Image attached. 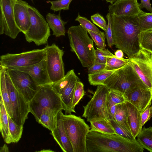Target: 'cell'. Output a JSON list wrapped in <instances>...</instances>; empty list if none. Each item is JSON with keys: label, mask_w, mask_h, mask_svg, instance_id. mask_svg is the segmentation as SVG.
Listing matches in <instances>:
<instances>
[{"label": "cell", "mask_w": 152, "mask_h": 152, "mask_svg": "<svg viewBox=\"0 0 152 152\" xmlns=\"http://www.w3.org/2000/svg\"><path fill=\"white\" fill-rule=\"evenodd\" d=\"M111 15L113 45L130 58L141 49L139 37L141 31L137 16Z\"/></svg>", "instance_id": "obj_1"}, {"label": "cell", "mask_w": 152, "mask_h": 152, "mask_svg": "<svg viewBox=\"0 0 152 152\" xmlns=\"http://www.w3.org/2000/svg\"><path fill=\"white\" fill-rule=\"evenodd\" d=\"M87 152H143L137 140H131L117 134H105L89 131L87 135Z\"/></svg>", "instance_id": "obj_2"}, {"label": "cell", "mask_w": 152, "mask_h": 152, "mask_svg": "<svg viewBox=\"0 0 152 152\" xmlns=\"http://www.w3.org/2000/svg\"><path fill=\"white\" fill-rule=\"evenodd\" d=\"M67 33L71 50L75 53L83 67L89 68L96 59L93 40L80 25L69 27Z\"/></svg>", "instance_id": "obj_3"}, {"label": "cell", "mask_w": 152, "mask_h": 152, "mask_svg": "<svg viewBox=\"0 0 152 152\" xmlns=\"http://www.w3.org/2000/svg\"><path fill=\"white\" fill-rule=\"evenodd\" d=\"M29 104L30 113L37 122L42 111L46 108L50 109L57 114L60 110H64L60 95L51 85L39 86Z\"/></svg>", "instance_id": "obj_4"}, {"label": "cell", "mask_w": 152, "mask_h": 152, "mask_svg": "<svg viewBox=\"0 0 152 152\" xmlns=\"http://www.w3.org/2000/svg\"><path fill=\"white\" fill-rule=\"evenodd\" d=\"M62 117L65 130L74 152H87L86 139L90 127L80 117L63 113Z\"/></svg>", "instance_id": "obj_5"}, {"label": "cell", "mask_w": 152, "mask_h": 152, "mask_svg": "<svg viewBox=\"0 0 152 152\" xmlns=\"http://www.w3.org/2000/svg\"><path fill=\"white\" fill-rule=\"evenodd\" d=\"M141 81L130 61L113 73L105 81L103 85L109 90L125 94Z\"/></svg>", "instance_id": "obj_6"}, {"label": "cell", "mask_w": 152, "mask_h": 152, "mask_svg": "<svg viewBox=\"0 0 152 152\" xmlns=\"http://www.w3.org/2000/svg\"><path fill=\"white\" fill-rule=\"evenodd\" d=\"M109 90L104 85L97 86L90 100L84 106L82 117L90 122L96 120L109 119L107 108Z\"/></svg>", "instance_id": "obj_7"}, {"label": "cell", "mask_w": 152, "mask_h": 152, "mask_svg": "<svg viewBox=\"0 0 152 152\" xmlns=\"http://www.w3.org/2000/svg\"><path fill=\"white\" fill-rule=\"evenodd\" d=\"M30 26L24 35L28 42H33L37 46L47 43L50 35V28L46 20L35 7L28 5Z\"/></svg>", "instance_id": "obj_8"}, {"label": "cell", "mask_w": 152, "mask_h": 152, "mask_svg": "<svg viewBox=\"0 0 152 152\" xmlns=\"http://www.w3.org/2000/svg\"><path fill=\"white\" fill-rule=\"evenodd\" d=\"M46 56L45 47L18 53H7L0 56V67L8 69L29 66L39 63Z\"/></svg>", "instance_id": "obj_9"}, {"label": "cell", "mask_w": 152, "mask_h": 152, "mask_svg": "<svg viewBox=\"0 0 152 152\" xmlns=\"http://www.w3.org/2000/svg\"><path fill=\"white\" fill-rule=\"evenodd\" d=\"M5 77L8 92L11 102L13 121L23 126L29 112V102L16 88L7 72L5 69Z\"/></svg>", "instance_id": "obj_10"}, {"label": "cell", "mask_w": 152, "mask_h": 152, "mask_svg": "<svg viewBox=\"0 0 152 152\" xmlns=\"http://www.w3.org/2000/svg\"><path fill=\"white\" fill-rule=\"evenodd\" d=\"M46 53L47 69L52 83L57 82L65 76L63 60L64 51L55 43L45 47Z\"/></svg>", "instance_id": "obj_11"}, {"label": "cell", "mask_w": 152, "mask_h": 152, "mask_svg": "<svg viewBox=\"0 0 152 152\" xmlns=\"http://www.w3.org/2000/svg\"><path fill=\"white\" fill-rule=\"evenodd\" d=\"M129 59L132 66L141 80L152 90V53L141 49Z\"/></svg>", "instance_id": "obj_12"}, {"label": "cell", "mask_w": 152, "mask_h": 152, "mask_svg": "<svg viewBox=\"0 0 152 152\" xmlns=\"http://www.w3.org/2000/svg\"><path fill=\"white\" fill-rule=\"evenodd\" d=\"M15 0H0V34L15 39L21 32L15 23L14 15Z\"/></svg>", "instance_id": "obj_13"}, {"label": "cell", "mask_w": 152, "mask_h": 152, "mask_svg": "<svg viewBox=\"0 0 152 152\" xmlns=\"http://www.w3.org/2000/svg\"><path fill=\"white\" fill-rule=\"evenodd\" d=\"M7 69L16 88L29 102L34 97L39 86L27 73L14 69Z\"/></svg>", "instance_id": "obj_14"}, {"label": "cell", "mask_w": 152, "mask_h": 152, "mask_svg": "<svg viewBox=\"0 0 152 152\" xmlns=\"http://www.w3.org/2000/svg\"><path fill=\"white\" fill-rule=\"evenodd\" d=\"M125 94L127 101L138 109L141 113L152 103V90L142 81Z\"/></svg>", "instance_id": "obj_15"}, {"label": "cell", "mask_w": 152, "mask_h": 152, "mask_svg": "<svg viewBox=\"0 0 152 152\" xmlns=\"http://www.w3.org/2000/svg\"><path fill=\"white\" fill-rule=\"evenodd\" d=\"M14 69L29 74L38 86L50 85L52 83L48 73L46 57L39 63L32 66Z\"/></svg>", "instance_id": "obj_16"}, {"label": "cell", "mask_w": 152, "mask_h": 152, "mask_svg": "<svg viewBox=\"0 0 152 152\" xmlns=\"http://www.w3.org/2000/svg\"><path fill=\"white\" fill-rule=\"evenodd\" d=\"M108 11L112 15L129 16H137L145 13L137 0H117L109 6Z\"/></svg>", "instance_id": "obj_17"}, {"label": "cell", "mask_w": 152, "mask_h": 152, "mask_svg": "<svg viewBox=\"0 0 152 152\" xmlns=\"http://www.w3.org/2000/svg\"><path fill=\"white\" fill-rule=\"evenodd\" d=\"M29 4L23 0H15L13 11L15 22L17 27L24 34L30 26V16L28 10Z\"/></svg>", "instance_id": "obj_18"}, {"label": "cell", "mask_w": 152, "mask_h": 152, "mask_svg": "<svg viewBox=\"0 0 152 152\" xmlns=\"http://www.w3.org/2000/svg\"><path fill=\"white\" fill-rule=\"evenodd\" d=\"M62 110L58 113L56 125L51 134L64 152H74L71 142L65 130L63 119Z\"/></svg>", "instance_id": "obj_19"}, {"label": "cell", "mask_w": 152, "mask_h": 152, "mask_svg": "<svg viewBox=\"0 0 152 152\" xmlns=\"http://www.w3.org/2000/svg\"><path fill=\"white\" fill-rule=\"evenodd\" d=\"M125 103L128 124L131 133L136 139L142 129L141 113L138 109L129 102L127 101Z\"/></svg>", "instance_id": "obj_20"}, {"label": "cell", "mask_w": 152, "mask_h": 152, "mask_svg": "<svg viewBox=\"0 0 152 152\" xmlns=\"http://www.w3.org/2000/svg\"><path fill=\"white\" fill-rule=\"evenodd\" d=\"M80 80L76 75L59 94L66 114H70L72 112H76L72 108V101L77 82Z\"/></svg>", "instance_id": "obj_21"}, {"label": "cell", "mask_w": 152, "mask_h": 152, "mask_svg": "<svg viewBox=\"0 0 152 152\" xmlns=\"http://www.w3.org/2000/svg\"><path fill=\"white\" fill-rule=\"evenodd\" d=\"M46 20L56 37L64 36L66 33L65 26L67 23L63 20L61 16V11L57 15L48 13L46 15Z\"/></svg>", "instance_id": "obj_22"}, {"label": "cell", "mask_w": 152, "mask_h": 152, "mask_svg": "<svg viewBox=\"0 0 152 152\" xmlns=\"http://www.w3.org/2000/svg\"><path fill=\"white\" fill-rule=\"evenodd\" d=\"M0 130L4 142L7 144L13 142L9 128L7 113L3 100L0 97Z\"/></svg>", "instance_id": "obj_23"}, {"label": "cell", "mask_w": 152, "mask_h": 152, "mask_svg": "<svg viewBox=\"0 0 152 152\" xmlns=\"http://www.w3.org/2000/svg\"><path fill=\"white\" fill-rule=\"evenodd\" d=\"M5 69L0 67V97L2 98L3 100L7 114L12 119V106L6 85L5 77Z\"/></svg>", "instance_id": "obj_24"}, {"label": "cell", "mask_w": 152, "mask_h": 152, "mask_svg": "<svg viewBox=\"0 0 152 152\" xmlns=\"http://www.w3.org/2000/svg\"><path fill=\"white\" fill-rule=\"evenodd\" d=\"M57 115L50 109L46 108L42 111L38 122L52 132L56 126Z\"/></svg>", "instance_id": "obj_25"}, {"label": "cell", "mask_w": 152, "mask_h": 152, "mask_svg": "<svg viewBox=\"0 0 152 152\" xmlns=\"http://www.w3.org/2000/svg\"><path fill=\"white\" fill-rule=\"evenodd\" d=\"M89 131L100 132L105 134H114L116 133L108 121L100 119L90 122Z\"/></svg>", "instance_id": "obj_26"}, {"label": "cell", "mask_w": 152, "mask_h": 152, "mask_svg": "<svg viewBox=\"0 0 152 152\" xmlns=\"http://www.w3.org/2000/svg\"><path fill=\"white\" fill-rule=\"evenodd\" d=\"M137 137V140L143 148L152 152V126L144 127Z\"/></svg>", "instance_id": "obj_27"}, {"label": "cell", "mask_w": 152, "mask_h": 152, "mask_svg": "<svg viewBox=\"0 0 152 152\" xmlns=\"http://www.w3.org/2000/svg\"><path fill=\"white\" fill-rule=\"evenodd\" d=\"M115 118L121 126L131 133L128 121L125 103L116 105Z\"/></svg>", "instance_id": "obj_28"}, {"label": "cell", "mask_w": 152, "mask_h": 152, "mask_svg": "<svg viewBox=\"0 0 152 152\" xmlns=\"http://www.w3.org/2000/svg\"><path fill=\"white\" fill-rule=\"evenodd\" d=\"M117 69L104 70L93 73H89L88 79L90 84L94 86L103 85L105 81Z\"/></svg>", "instance_id": "obj_29"}, {"label": "cell", "mask_w": 152, "mask_h": 152, "mask_svg": "<svg viewBox=\"0 0 152 152\" xmlns=\"http://www.w3.org/2000/svg\"><path fill=\"white\" fill-rule=\"evenodd\" d=\"M105 70H113L119 69L130 61L129 58L125 59L117 58L113 54L107 56Z\"/></svg>", "instance_id": "obj_30"}, {"label": "cell", "mask_w": 152, "mask_h": 152, "mask_svg": "<svg viewBox=\"0 0 152 152\" xmlns=\"http://www.w3.org/2000/svg\"><path fill=\"white\" fill-rule=\"evenodd\" d=\"M76 75L74 69H71L69 71L62 79L52 83L51 85L55 91L59 95L62 89Z\"/></svg>", "instance_id": "obj_31"}, {"label": "cell", "mask_w": 152, "mask_h": 152, "mask_svg": "<svg viewBox=\"0 0 152 152\" xmlns=\"http://www.w3.org/2000/svg\"><path fill=\"white\" fill-rule=\"evenodd\" d=\"M139 38L141 48L152 53V32L146 31H141Z\"/></svg>", "instance_id": "obj_32"}, {"label": "cell", "mask_w": 152, "mask_h": 152, "mask_svg": "<svg viewBox=\"0 0 152 152\" xmlns=\"http://www.w3.org/2000/svg\"><path fill=\"white\" fill-rule=\"evenodd\" d=\"M10 132L13 142H17L21 138L23 131V126H20L14 122L7 114Z\"/></svg>", "instance_id": "obj_33"}, {"label": "cell", "mask_w": 152, "mask_h": 152, "mask_svg": "<svg viewBox=\"0 0 152 152\" xmlns=\"http://www.w3.org/2000/svg\"><path fill=\"white\" fill-rule=\"evenodd\" d=\"M127 101L125 94L121 92L114 90H109L107 102L111 104L117 105L125 103Z\"/></svg>", "instance_id": "obj_34"}, {"label": "cell", "mask_w": 152, "mask_h": 152, "mask_svg": "<svg viewBox=\"0 0 152 152\" xmlns=\"http://www.w3.org/2000/svg\"><path fill=\"white\" fill-rule=\"evenodd\" d=\"M141 31L152 28V13L145 12L137 16Z\"/></svg>", "instance_id": "obj_35"}, {"label": "cell", "mask_w": 152, "mask_h": 152, "mask_svg": "<svg viewBox=\"0 0 152 152\" xmlns=\"http://www.w3.org/2000/svg\"><path fill=\"white\" fill-rule=\"evenodd\" d=\"M80 80L77 82L74 94L72 108L74 110L75 106L78 103L86 93L84 90V85Z\"/></svg>", "instance_id": "obj_36"}, {"label": "cell", "mask_w": 152, "mask_h": 152, "mask_svg": "<svg viewBox=\"0 0 152 152\" xmlns=\"http://www.w3.org/2000/svg\"><path fill=\"white\" fill-rule=\"evenodd\" d=\"M116 134L131 140H136L131 132L121 126L115 120L113 119L108 120Z\"/></svg>", "instance_id": "obj_37"}, {"label": "cell", "mask_w": 152, "mask_h": 152, "mask_svg": "<svg viewBox=\"0 0 152 152\" xmlns=\"http://www.w3.org/2000/svg\"><path fill=\"white\" fill-rule=\"evenodd\" d=\"M73 0H49L47 3H50L51 6L50 10L54 12L61 11V10H68L69 9V5Z\"/></svg>", "instance_id": "obj_38"}, {"label": "cell", "mask_w": 152, "mask_h": 152, "mask_svg": "<svg viewBox=\"0 0 152 152\" xmlns=\"http://www.w3.org/2000/svg\"><path fill=\"white\" fill-rule=\"evenodd\" d=\"M92 39L97 47L99 48H104L106 47L105 44V35L104 32L100 31L99 33L88 31Z\"/></svg>", "instance_id": "obj_39"}, {"label": "cell", "mask_w": 152, "mask_h": 152, "mask_svg": "<svg viewBox=\"0 0 152 152\" xmlns=\"http://www.w3.org/2000/svg\"><path fill=\"white\" fill-rule=\"evenodd\" d=\"M78 21L80 25L83 27L87 31H91L94 32L99 33L100 31L99 29L92 23L90 20L86 18L80 16L79 14L75 20Z\"/></svg>", "instance_id": "obj_40"}, {"label": "cell", "mask_w": 152, "mask_h": 152, "mask_svg": "<svg viewBox=\"0 0 152 152\" xmlns=\"http://www.w3.org/2000/svg\"><path fill=\"white\" fill-rule=\"evenodd\" d=\"M96 50L95 51L96 59L95 62L105 64L107 56L113 54L110 51L105 48H96Z\"/></svg>", "instance_id": "obj_41"}, {"label": "cell", "mask_w": 152, "mask_h": 152, "mask_svg": "<svg viewBox=\"0 0 152 152\" xmlns=\"http://www.w3.org/2000/svg\"><path fill=\"white\" fill-rule=\"evenodd\" d=\"M107 21V30L105 31V35L107 39V45L109 48H111L114 45L112 34V20L110 14L108 12L106 15Z\"/></svg>", "instance_id": "obj_42"}, {"label": "cell", "mask_w": 152, "mask_h": 152, "mask_svg": "<svg viewBox=\"0 0 152 152\" xmlns=\"http://www.w3.org/2000/svg\"><path fill=\"white\" fill-rule=\"evenodd\" d=\"M91 18L94 24L105 32L106 31L107 24L104 18L101 15L98 13L95 14L91 16Z\"/></svg>", "instance_id": "obj_43"}, {"label": "cell", "mask_w": 152, "mask_h": 152, "mask_svg": "<svg viewBox=\"0 0 152 152\" xmlns=\"http://www.w3.org/2000/svg\"><path fill=\"white\" fill-rule=\"evenodd\" d=\"M150 103L141 113V125L142 127L150 119L152 116V111Z\"/></svg>", "instance_id": "obj_44"}, {"label": "cell", "mask_w": 152, "mask_h": 152, "mask_svg": "<svg viewBox=\"0 0 152 152\" xmlns=\"http://www.w3.org/2000/svg\"><path fill=\"white\" fill-rule=\"evenodd\" d=\"M105 64L94 62V64L88 68V73H93L104 69Z\"/></svg>", "instance_id": "obj_45"}, {"label": "cell", "mask_w": 152, "mask_h": 152, "mask_svg": "<svg viewBox=\"0 0 152 152\" xmlns=\"http://www.w3.org/2000/svg\"><path fill=\"white\" fill-rule=\"evenodd\" d=\"M116 105L110 104L107 102V108L109 120H115V114Z\"/></svg>", "instance_id": "obj_46"}, {"label": "cell", "mask_w": 152, "mask_h": 152, "mask_svg": "<svg viewBox=\"0 0 152 152\" xmlns=\"http://www.w3.org/2000/svg\"><path fill=\"white\" fill-rule=\"evenodd\" d=\"M140 7L141 9L145 8L147 10L152 13V7L150 0H140Z\"/></svg>", "instance_id": "obj_47"}, {"label": "cell", "mask_w": 152, "mask_h": 152, "mask_svg": "<svg viewBox=\"0 0 152 152\" xmlns=\"http://www.w3.org/2000/svg\"><path fill=\"white\" fill-rule=\"evenodd\" d=\"M115 55L118 58H123L124 52L121 50H118L115 52Z\"/></svg>", "instance_id": "obj_48"}, {"label": "cell", "mask_w": 152, "mask_h": 152, "mask_svg": "<svg viewBox=\"0 0 152 152\" xmlns=\"http://www.w3.org/2000/svg\"><path fill=\"white\" fill-rule=\"evenodd\" d=\"M9 148L5 144H4L3 146L1 147L0 152H9Z\"/></svg>", "instance_id": "obj_49"}, {"label": "cell", "mask_w": 152, "mask_h": 152, "mask_svg": "<svg viewBox=\"0 0 152 152\" xmlns=\"http://www.w3.org/2000/svg\"><path fill=\"white\" fill-rule=\"evenodd\" d=\"M105 0L106 1L107 3L109 2L111 4H112L114 3L115 1H116L117 0Z\"/></svg>", "instance_id": "obj_50"}, {"label": "cell", "mask_w": 152, "mask_h": 152, "mask_svg": "<svg viewBox=\"0 0 152 152\" xmlns=\"http://www.w3.org/2000/svg\"><path fill=\"white\" fill-rule=\"evenodd\" d=\"M45 151V152H48V151H53L50 150H42L41 151Z\"/></svg>", "instance_id": "obj_51"}, {"label": "cell", "mask_w": 152, "mask_h": 152, "mask_svg": "<svg viewBox=\"0 0 152 152\" xmlns=\"http://www.w3.org/2000/svg\"><path fill=\"white\" fill-rule=\"evenodd\" d=\"M146 31H150V32H152V28L150 29H149V30H146Z\"/></svg>", "instance_id": "obj_52"}, {"label": "cell", "mask_w": 152, "mask_h": 152, "mask_svg": "<svg viewBox=\"0 0 152 152\" xmlns=\"http://www.w3.org/2000/svg\"><path fill=\"white\" fill-rule=\"evenodd\" d=\"M33 3H34L33 0H30Z\"/></svg>", "instance_id": "obj_53"}, {"label": "cell", "mask_w": 152, "mask_h": 152, "mask_svg": "<svg viewBox=\"0 0 152 152\" xmlns=\"http://www.w3.org/2000/svg\"><path fill=\"white\" fill-rule=\"evenodd\" d=\"M151 110L152 111V105L151 106Z\"/></svg>", "instance_id": "obj_54"}, {"label": "cell", "mask_w": 152, "mask_h": 152, "mask_svg": "<svg viewBox=\"0 0 152 152\" xmlns=\"http://www.w3.org/2000/svg\"><path fill=\"white\" fill-rule=\"evenodd\" d=\"M151 104H152V103H151Z\"/></svg>", "instance_id": "obj_55"}, {"label": "cell", "mask_w": 152, "mask_h": 152, "mask_svg": "<svg viewBox=\"0 0 152 152\" xmlns=\"http://www.w3.org/2000/svg\"><path fill=\"white\" fill-rule=\"evenodd\" d=\"M91 0H90V1Z\"/></svg>", "instance_id": "obj_56"}]
</instances>
